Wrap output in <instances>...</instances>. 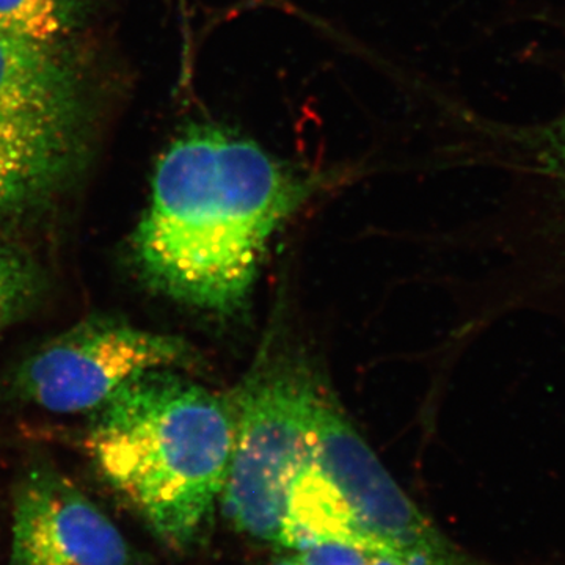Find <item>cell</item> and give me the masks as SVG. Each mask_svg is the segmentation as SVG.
<instances>
[{"instance_id": "6da1fadb", "label": "cell", "mask_w": 565, "mask_h": 565, "mask_svg": "<svg viewBox=\"0 0 565 565\" xmlns=\"http://www.w3.org/2000/svg\"><path fill=\"white\" fill-rule=\"evenodd\" d=\"M310 185L250 140L193 129L156 166L132 234L134 264L177 302L233 313L247 300L275 232Z\"/></svg>"}, {"instance_id": "7a4b0ae2", "label": "cell", "mask_w": 565, "mask_h": 565, "mask_svg": "<svg viewBox=\"0 0 565 565\" xmlns=\"http://www.w3.org/2000/svg\"><path fill=\"white\" fill-rule=\"evenodd\" d=\"M88 455L170 548L199 541L233 451L230 403L174 370L137 375L92 412Z\"/></svg>"}, {"instance_id": "3957f363", "label": "cell", "mask_w": 565, "mask_h": 565, "mask_svg": "<svg viewBox=\"0 0 565 565\" xmlns=\"http://www.w3.org/2000/svg\"><path fill=\"white\" fill-rule=\"evenodd\" d=\"M337 542L390 565H482L427 519L334 405L322 399L313 457L294 481L281 548Z\"/></svg>"}, {"instance_id": "277c9868", "label": "cell", "mask_w": 565, "mask_h": 565, "mask_svg": "<svg viewBox=\"0 0 565 565\" xmlns=\"http://www.w3.org/2000/svg\"><path fill=\"white\" fill-rule=\"evenodd\" d=\"M323 397L299 364H259L230 408L233 451L221 494L241 533L280 546L289 494L313 457Z\"/></svg>"}, {"instance_id": "5b68a950", "label": "cell", "mask_w": 565, "mask_h": 565, "mask_svg": "<svg viewBox=\"0 0 565 565\" xmlns=\"http://www.w3.org/2000/svg\"><path fill=\"white\" fill-rule=\"evenodd\" d=\"M180 338L96 316L40 345L0 384V405L52 414L95 412L137 375L191 363Z\"/></svg>"}, {"instance_id": "8992f818", "label": "cell", "mask_w": 565, "mask_h": 565, "mask_svg": "<svg viewBox=\"0 0 565 565\" xmlns=\"http://www.w3.org/2000/svg\"><path fill=\"white\" fill-rule=\"evenodd\" d=\"M11 565H134L117 525L68 478L25 476L14 494Z\"/></svg>"}, {"instance_id": "52a82bcc", "label": "cell", "mask_w": 565, "mask_h": 565, "mask_svg": "<svg viewBox=\"0 0 565 565\" xmlns=\"http://www.w3.org/2000/svg\"><path fill=\"white\" fill-rule=\"evenodd\" d=\"M71 121L0 126V223L50 202L70 174Z\"/></svg>"}, {"instance_id": "ba28073f", "label": "cell", "mask_w": 565, "mask_h": 565, "mask_svg": "<svg viewBox=\"0 0 565 565\" xmlns=\"http://www.w3.org/2000/svg\"><path fill=\"white\" fill-rule=\"evenodd\" d=\"M73 85L51 46L0 32V126L71 121Z\"/></svg>"}, {"instance_id": "9c48e42d", "label": "cell", "mask_w": 565, "mask_h": 565, "mask_svg": "<svg viewBox=\"0 0 565 565\" xmlns=\"http://www.w3.org/2000/svg\"><path fill=\"white\" fill-rule=\"evenodd\" d=\"M526 172L541 192V248L552 282L565 285V103L555 117L516 137Z\"/></svg>"}, {"instance_id": "30bf717a", "label": "cell", "mask_w": 565, "mask_h": 565, "mask_svg": "<svg viewBox=\"0 0 565 565\" xmlns=\"http://www.w3.org/2000/svg\"><path fill=\"white\" fill-rule=\"evenodd\" d=\"M77 0H0V32L51 46L73 28Z\"/></svg>"}, {"instance_id": "8fae6325", "label": "cell", "mask_w": 565, "mask_h": 565, "mask_svg": "<svg viewBox=\"0 0 565 565\" xmlns=\"http://www.w3.org/2000/svg\"><path fill=\"white\" fill-rule=\"evenodd\" d=\"M44 286V275L35 259L0 239V334L35 307Z\"/></svg>"}, {"instance_id": "7c38bea8", "label": "cell", "mask_w": 565, "mask_h": 565, "mask_svg": "<svg viewBox=\"0 0 565 565\" xmlns=\"http://www.w3.org/2000/svg\"><path fill=\"white\" fill-rule=\"evenodd\" d=\"M286 552L270 565H390L370 553L337 542H315Z\"/></svg>"}]
</instances>
